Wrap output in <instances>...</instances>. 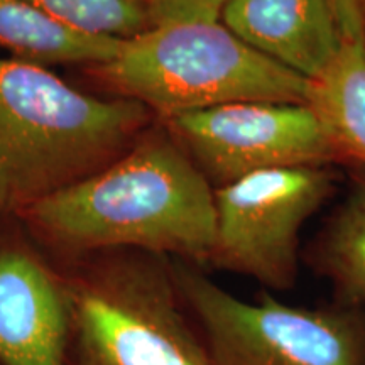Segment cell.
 I'll return each instance as SVG.
<instances>
[{
    "instance_id": "6da1fadb",
    "label": "cell",
    "mask_w": 365,
    "mask_h": 365,
    "mask_svg": "<svg viewBox=\"0 0 365 365\" xmlns=\"http://www.w3.org/2000/svg\"><path fill=\"white\" fill-rule=\"evenodd\" d=\"M24 212L70 249L129 247L210 261L215 245V188L171 132H149L115 161Z\"/></svg>"
},
{
    "instance_id": "7a4b0ae2",
    "label": "cell",
    "mask_w": 365,
    "mask_h": 365,
    "mask_svg": "<svg viewBox=\"0 0 365 365\" xmlns=\"http://www.w3.org/2000/svg\"><path fill=\"white\" fill-rule=\"evenodd\" d=\"M149 115L135 100L90 97L46 66L0 58V207L26 210L100 171Z\"/></svg>"
},
{
    "instance_id": "3957f363",
    "label": "cell",
    "mask_w": 365,
    "mask_h": 365,
    "mask_svg": "<svg viewBox=\"0 0 365 365\" xmlns=\"http://www.w3.org/2000/svg\"><path fill=\"white\" fill-rule=\"evenodd\" d=\"M95 75L164 118L237 102L308 103L312 81L240 41L222 22L153 26L122 41Z\"/></svg>"
},
{
    "instance_id": "277c9868",
    "label": "cell",
    "mask_w": 365,
    "mask_h": 365,
    "mask_svg": "<svg viewBox=\"0 0 365 365\" xmlns=\"http://www.w3.org/2000/svg\"><path fill=\"white\" fill-rule=\"evenodd\" d=\"M68 296L71 365H213L173 269L158 259L113 264Z\"/></svg>"
},
{
    "instance_id": "5b68a950",
    "label": "cell",
    "mask_w": 365,
    "mask_h": 365,
    "mask_svg": "<svg viewBox=\"0 0 365 365\" xmlns=\"http://www.w3.org/2000/svg\"><path fill=\"white\" fill-rule=\"evenodd\" d=\"M173 277L213 365H365L364 309L245 301L186 266Z\"/></svg>"
},
{
    "instance_id": "8992f818",
    "label": "cell",
    "mask_w": 365,
    "mask_h": 365,
    "mask_svg": "<svg viewBox=\"0 0 365 365\" xmlns=\"http://www.w3.org/2000/svg\"><path fill=\"white\" fill-rule=\"evenodd\" d=\"M331 190L325 166L272 168L215 188L210 261L269 289H289L298 276L301 230Z\"/></svg>"
},
{
    "instance_id": "52a82bcc",
    "label": "cell",
    "mask_w": 365,
    "mask_h": 365,
    "mask_svg": "<svg viewBox=\"0 0 365 365\" xmlns=\"http://www.w3.org/2000/svg\"><path fill=\"white\" fill-rule=\"evenodd\" d=\"M168 127L217 188L252 173L336 159L308 103L237 102L173 115Z\"/></svg>"
},
{
    "instance_id": "ba28073f",
    "label": "cell",
    "mask_w": 365,
    "mask_h": 365,
    "mask_svg": "<svg viewBox=\"0 0 365 365\" xmlns=\"http://www.w3.org/2000/svg\"><path fill=\"white\" fill-rule=\"evenodd\" d=\"M70 296L33 255L0 250V365H68Z\"/></svg>"
},
{
    "instance_id": "9c48e42d",
    "label": "cell",
    "mask_w": 365,
    "mask_h": 365,
    "mask_svg": "<svg viewBox=\"0 0 365 365\" xmlns=\"http://www.w3.org/2000/svg\"><path fill=\"white\" fill-rule=\"evenodd\" d=\"M220 21L262 56L309 81L344 44L330 0H230Z\"/></svg>"
},
{
    "instance_id": "30bf717a",
    "label": "cell",
    "mask_w": 365,
    "mask_h": 365,
    "mask_svg": "<svg viewBox=\"0 0 365 365\" xmlns=\"http://www.w3.org/2000/svg\"><path fill=\"white\" fill-rule=\"evenodd\" d=\"M122 41L73 29L27 0H0V48L34 65H91L110 61Z\"/></svg>"
},
{
    "instance_id": "8fae6325",
    "label": "cell",
    "mask_w": 365,
    "mask_h": 365,
    "mask_svg": "<svg viewBox=\"0 0 365 365\" xmlns=\"http://www.w3.org/2000/svg\"><path fill=\"white\" fill-rule=\"evenodd\" d=\"M308 105L336 159L365 164V41H344L327 70L312 81Z\"/></svg>"
},
{
    "instance_id": "7c38bea8",
    "label": "cell",
    "mask_w": 365,
    "mask_h": 365,
    "mask_svg": "<svg viewBox=\"0 0 365 365\" xmlns=\"http://www.w3.org/2000/svg\"><path fill=\"white\" fill-rule=\"evenodd\" d=\"M313 259L340 304L365 312V175L318 235Z\"/></svg>"
},
{
    "instance_id": "4fadbf2b",
    "label": "cell",
    "mask_w": 365,
    "mask_h": 365,
    "mask_svg": "<svg viewBox=\"0 0 365 365\" xmlns=\"http://www.w3.org/2000/svg\"><path fill=\"white\" fill-rule=\"evenodd\" d=\"M73 29L130 39L154 26L148 0H27Z\"/></svg>"
},
{
    "instance_id": "5bb4252c",
    "label": "cell",
    "mask_w": 365,
    "mask_h": 365,
    "mask_svg": "<svg viewBox=\"0 0 365 365\" xmlns=\"http://www.w3.org/2000/svg\"><path fill=\"white\" fill-rule=\"evenodd\" d=\"M230 0H156L153 9L154 26L173 22H220Z\"/></svg>"
},
{
    "instance_id": "9a60e30c",
    "label": "cell",
    "mask_w": 365,
    "mask_h": 365,
    "mask_svg": "<svg viewBox=\"0 0 365 365\" xmlns=\"http://www.w3.org/2000/svg\"><path fill=\"white\" fill-rule=\"evenodd\" d=\"M345 43L365 41V0H330Z\"/></svg>"
},
{
    "instance_id": "2e32d148",
    "label": "cell",
    "mask_w": 365,
    "mask_h": 365,
    "mask_svg": "<svg viewBox=\"0 0 365 365\" xmlns=\"http://www.w3.org/2000/svg\"><path fill=\"white\" fill-rule=\"evenodd\" d=\"M148 4L150 6V11H153L154 6H156V0H148Z\"/></svg>"
}]
</instances>
